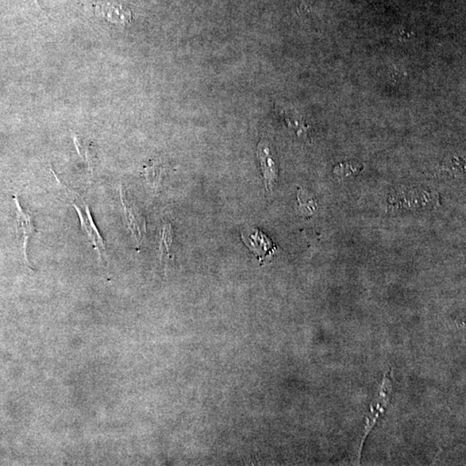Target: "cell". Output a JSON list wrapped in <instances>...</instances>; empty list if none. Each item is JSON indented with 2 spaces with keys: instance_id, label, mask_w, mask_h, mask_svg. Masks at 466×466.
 Returning a JSON list of instances; mask_svg holds the SVG:
<instances>
[{
  "instance_id": "obj_1",
  "label": "cell",
  "mask_w": 466,
  "mask_h": 466,
  "mask_svg": "<svg viewBox=\"0 0 466 466\" xmlns=\"http://www.w3.org/2000/svg\"><path fill=\"white\" fill-rule=\"evenodd\" d=\"M121 196L127 225L136 240L137 244L140 245L144 240L146 234L145 218L123 184L121 185Z\"/></svg>"
},
{
  "instance_id": "obj_2",
  "label": "cell",
  "mask_w": 466,
  "mask_h": 466,
  "mask_svg": "<svg viewBox=\"0 0 466 466\" xmlns=\"http://www.w3.org/2000/svg\"><path fill=\"white\" fill-rule=\"evenodd\" d=\"M83 204L85 206V213L86 214L83 213L82 209L75 202H73L77 214L79 215L80 225H82L85 233L90 237L92 245H94V247L98 253L100 264H104V263H107V252L105 242H104L102 235L99 234L97 227L94 224L90 207H88L87 204L84 200Z\"/></svg>"
},
{
  "instance_id": "obj_3",
  "label": "cell",
  "mask_w": 466,
  "mask_h": 466,
  "mask_svg": "<svg viewBox=\"0 0 466 466\" xmlns=\"http://www.w3.org/2000/svg\"><path fill=\"white\" fill-rule=\"evenodd\" d=\"M243 241L248 246L257 259L262 262L266 261L276 252V246L263 233L257 229L246 230L242 233Z\"/></svg>"
},
{
  "instance_id": "obj_4",
  "label": "cell",
  "mask_w": 466,
  "mask_h": 466,
  "mask_svg": "<svg viewBox=\"0 0 466 466\" xmlns=\"http://www.w3.org/2000/svg\"><path fill=\"white\" fill-rule=\"evenodd\" d=\"M95 13L99 16L106 18L107 21L116 24L127 25L132 19V13L129 9L114 2H99L95 5Z\"/></svg>"
},
{
  "instance_id": "obj_5",
  "label": "cell",
  "mask_w": 466,
  "mask_h": 466,
  "mask_svg": "<svg viewBox=\"0 0 466 466\" xmlns=\"http://www.w3.org/2000/svg\"><path fill=\"white\" fill-rule=\"evenodd\" d=\"M14 202L17 207V224L18 233L20 232L22 234L23 240V252L25 258L27 265L30 266L28 256H27V247H28V243L30 238L32 235L36 233V227L34 225L32 215L25 211L20 205L18 196H14Z\"/></svg>"
},
{
  "instance_id": "obj_6",
  "label": "cell",
  "mask_w": 466,
  "mask_h": 466,
  "mask_svg": "<svg viewBox=\"0 0 466 466\" xmlns=\"http://www.w3.org/2000/svg\"><path fill=\"white\" fill-rule=\"evenodd\" d=\"M257 157L260 160L267 190H271L276 180L277 171L266 142L260 141L257 147Z\"/></svg>"
},
{
  "instance_id": "obj_7",
  "label": "cell",
  "mask_w": 466,
  "mask_h": 466,
  "mask_svg": "<svg viewBox=\"0 0 466 466\" xmlns=\"http://www.w3.org/2000/svg\"><path fill=\"white\" fill-rule=\"evenodd\" d=\"M172 245V228L171 225L164 226L163 234L160 244V258L164 264H166L171 258V247Z\"/></svg>"
},
{
  "instance_id": "obj_8",
  "label": "cell",
  "mask_w": 466,
  "mask_h": 466,
  "mask_svg": "<svg viewBox=\"0 0 466 466\" xmlns=\"http://www.w3.org/2000/svg\"><path fill=\"white\" fill-rule=\"evenodd\" d=\"M163 173L164 168L160 166V165H152V166H149L145 169V175L146 180H147L150 188H153L154 190H156L159 188Z\"/></svg>"
},
{
  "instance_id": "obj_9",
  "label": "cell",
  "mask_w": 466,
  "mask_h": 466,
  "mask_svg": "<svg viewBox=\"0 0 466 466\" xmlns=\"http://www.w3.org/2000/svg\"><path fill=\"white\" fill-rule=\"evenodd\" d=\"M75 142L76 145V149L78 150L80 156L82 157V159L86 161L88 168L90 169V171H92L94 169V155L90 152V149L85 146L82 142L77 140V137H75Z\"/></svg>"
}]
</instances>
